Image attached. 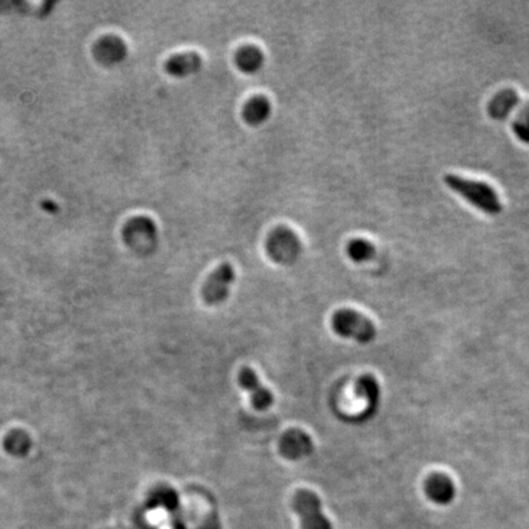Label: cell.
I'll list each match as a JSON object with an SVG mask.
<instances>
[{
  "label": "cell",
  "instance_id": "cell-18",
  "mask_svg": "<svg viewBox=\"0 0 529 529\" xmlns=\"http://www.w3.org/2000/svg\"><path fill=\"white\" fill-rule=\"evenodd\" d=\"M514 132L522 143H529V102L519 108L512 123Z\"/></svg>",
  "mask_w": 529,
  "mask_h": 529
},
{
  "label": "cell",
  "instance_id": "cell-17",
  "mask_svg": "<svg viewBox=\"0 0 529 529\" xmlns=\"http://www.w3.org/2000/svg\"><path fill=\"white\" fill-rule=\"evenodd\" d=\"M347 253L350 260L355 262H366L374 258L375 249L374 245L364 239H355L347 246Z\"/></svg>",
  "mask_w": 529,
  "mask_h": 529
},
{
  "label": "cell",
  "instance_id": "cell-12",
  "mask_svg": "<svg viewBox=\"0 0 529 529\" xmlns=\"http://www.w3.org/2000/svg\"><path fill=\"white\" fill-rule=\"evenodd\" d=\"M519 97L514 90H503L492 97L487 105V113L495 120H505L519 106Z\"/></svg>",
  "mask_w": 529,
  "mask_h": 529
},
{
  "label": "cell",
  "instance_id": "cell-13",
  "mask_svg": "<svg viewBox=\"0 0 529 529\" xmlns=\"http://www.w3.org/2000/svg\"><path fill=\"white\" fill-rule=\"evenodd\" d=\"M355 391L357 395L366 402V413L363 414V418H371L375 414L380 402V387L375 377L371 375L361 376L357 382Z\"/></svg>",
  "mask_w": 529,
  "mask_h": 529
},
{
  "label": "cell",
  "instance_id": "cell-8",
  "mask_svg": "<svg viewBox=\"0 0 529 529\" xmlns=\"http://www.w3.org/2000/svg\"><path fill=\"white\" fill-rule=\"evenodd\" d=\"M314 442L312 438L301 429H291L282 435L280 452L287 460H301L312 455Z\"/></svg>",
  "mask_w": 529,
  "mask_h": 529
},
{
  "label": "cell",
  "instance_id": "cell-9",
  "mask_svg": "<svg viewBox=\"0 0 529 529\" xmlns=\"http://www.w3.org/2000/svg\"><path fill=\"white\" fill-rule=\"evenodd\" d=\"M93 54L100 63L106 66H114L127 58V44L117 36H106L96 43Z\"/></svg>",
  "mask_w": 529,
  "mask_h": 529
},
{
  "label": "cell",
  "instance_id": "cell-19",
  "mask_svg": "<svg viewBox=\"0 0 529 529\" xmlns=\"http://www.w3.org/2000/svg\"><path fill=\"white\" fill-rule=\"evenodd\" d=\"M197 529H221L219 522H218L217 516H211L204 522V523Z\"/></svg>",
  "mask_w": 529,
  "mask_h": 529
},
{
  "label": "cell",
  "instance_id": "cell-3",
  "mask_svg": "<svg viewBox=\"0 0 529 529\" xmlns=\"http://www.w3.org/2000/svg\"><path fill=\"white\" fill-rule=\"evenodd\" d=\"M293 510L301 519L302 529H332L331 522L323 514L321 500L315 492H296L293 498Z\"/></svg>",
  "mask_w": 529,
  "mask_h": 529
},
{
  "label": "cell",
  "instance_id": "cell-14",
  "mask_svg": "<svg viewBox=\"0 0 529 529\" xmlns=\"http://www.w3.org/2000/svg\"><path fill=\"white\" fill-rule=\"evenodd\" d=\"M270 114L271 103L264 96H256L244 107V120L253 127L264 124Z\"/></svg>",
  "mask_w": 529,
  "mask_h": 529
},
{
  "label": "cell",
  "instance_id": "cell-2",
  "mask_svg": "<svg viewBox=\"0 0 529 529\" xmlns=\"http://www.w3.org/2000/svg\"><path fill=\"white\" fill-rule=\"evenodd\" d=\"M334 332L343 339H355L359 343H370L376 337V328L369 319L350 309H342L332 316Z\"/></svg>",
  "mask_w": 529,
  "mask_h": 529
},
{
  "label": "cell",
  "instance_id": "cell-10",
  "mask_svg": "<svg viewBox=\"0 0 529 529\" xmlns=\"http://www.w3.org/2000/svg\"><path fill=\"white\" fill-rule=\"evenodd\" d=\"M425 494L433 503L449 505L456 496V487L450 478L444 474L429 476L425 483Z\"/></svg>",
  "mask_w": 529,
  "mask_h": 529
},
{
  "label": "cell",
  "instance_id": "cell-15",
  "mask_svg": "<svg viewBox=\"0 0 529 529\" xmlns=\"http://www.w3.org/2000/svg\"><path fill=\"white\" fill-rule=\"evenodd\" d=\"M235 63L240 71H243L245 74H255L264 65V54L258 47L246 46V47L240 48L235 54Z\"/></svg>",
  "mask_w": 529,
  "mask_h": 529
},
{
  "label": "cell",
  "instance_id": "cell-1",
  "mask_svg": "<svg viewBox=\"0 0 529 529\" xmlns=\"http://www.w3.org/2000/svg\"><path fill=\"white\" fill-rule=\"evenodd\" d=\"M444 181L451 190L455 191L456 194L462 196L465 200L484 213L496 216L503 211V204L496 191L487 183L466 179L456 174L445 175Z\"/></svg>",
  "mask_w": 529,
  "mask_h": 529
},
{
  "label": "cell",
  "instance_id": "cell-7",
  "mask_svg": "<svg viewBox=\"0 0 529 529\" xmlns=\"http://www.w3.org/2000/svg\"><path fill=\"white\" fill-rule=\"evenodd\" d=\"M238 382L245 391L249 392L251 403L256 409L264 411L274 404L272 392L261 384L259 376L251 368L245 366L240 370Z\"/></svg>",
  "mask_w": 529,
  "mask_h": 529
},
{
  "label": "cell",
  "instance_id": "cell-16",
  "mask_svg": "<svg viewBox=\"0 0 529 529\" xmlns=\"http://www.w3.org/2000/svg\"><path fill=\"white\" fill-rule=\"evenodd\" d=\"M31 438L24 430H11L9 434L6 435L4 439V449L8 454L16 456V457H24L26 456L31 450Z\"/></svg>",
  "mask_w": 529,
  "mask_h": 529
},
{
  "label": "cell",
  "instance_id": "cell-11",
  "mask_svg": "<svg viewBox=\"0 0 529 529\" xmlns=\"http://www.w3.org/2000/svg\"><path fill=\"white\" fill-rule=\"evenodd\" d=\"M201 68V57L195 52L177 54L165 63V71L174 78H188L199 73Z\"/></svg>",
  "mask_w": 529,
  "mask_h": 529
},
{
  "label": "cell",
  "instance_id": "cell-6",
  "mask_svg": "<svg viewBox=\"0 0 529 529\" xmlns=\"http://www.w3.org/2000/svg\"><path fill=\"white\" fill-rule=\"evenodd\" d=\"M123 235L132 249L148 250L157 242V227L150 218H132L124 228Z\"/></svg>",
  "mask_w": 529,
  "mask_h": 529
},
{
  "label": "cell",
  "instance_id": "cell-5",
  "mask_svg": "<svg viewBox=\"0 0 529 529\" xmlns=\"http://www.w3.org/2000/svg\"><path fill=\"white\" fill-rule=\"evenodd\" d=\"M235 280V271L231 264H222L213 271L202 287V299L208 305H218L229 296L231 287Z\"/></svg>",
  "mask_w": 529,
  "mask_h": 529
},
{
  "label": "cell",
  "instance_id": "cell-4",
  "mask_svg": "<svg viewBox=\"0 0 529 529\" xmlns=\"http://www.w3.org/2000/svg\"><path fill=\"white\" fill-rule=\"evenodd\" d=\"M267 251L276 262L292 264L301 254L302 245L291 229L280 227L275 229L267 239Z\"/></svg>",
  "mask_w": 529,
  "mask_h": 529
}]
</instances>
